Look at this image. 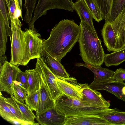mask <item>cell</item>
Listing matches in <instances>:
<instances>
[{
	"mask_svg": "<svg viewBox=\"0 0 125 125\" xmlns=\"http://www.w3.org/2000/svg\"><path fill=\"white\" fill-rule=\"evenodd\" d=\"M121 94L123 101L125 102V85L121 89Z\"/></svg>",
	"mask_w": 125,
	"mask_h": 125,
	"instance_id": "38",
	"label": "cell"
},
{
	"mask_svg": "<svg viewBox=\"0 0 125 125\" xmlns=\"http://www.w3.org/2000/svg\"><path fill=\"white\" fill-rule=\"evenodd\" d=\"M40 73L41 79L39 103L37 110L36 112V116L49 108H55V102L52 99L45 79Z\"/></svg>",
	"mask_w": 125,
	"mask_h": 125,
	"instance_id": "10",
	"label": "cell"
},
{
	"mask_svg": "<svg viewBox=\"0 0 125 125\" xmlns=\"http://www.w3.org/2000/svg\"><path fill=\"white\" fill-rule=\"evenodd\" d=\"M79 25L80 31L78 42L82 59L86 64L101 66L105 54L101 40L96 31L86 22L81 21Z\"/></svg>",
	"mask_w": 125,
	"mask_h": 125,
	"instance_id": "2",
	"label": "cell"
},
{
	"mask_svg": "<svg viewBox=\"0 0 125 125\" xmlns=\"http://www.w3.org/2000/svg\"><path fill=\"white\" fill-rule=\"evenodd\" d=\"M39 89L27 95L25 100L26 104L32 111L36 112L39 101Z\"/></svg>",
	"mask_w": 125,
	"mask_h": 125,
	"instance_id": "30",
	"label": "cell"
},
{
	"mask_svg": "<svg viewBox=\"0 0 125 125\" xmlns=\"http://www.w3.org/2000/svg\"><path fill=\"white\" fill-rule=\"evenodd\" d=\"M37 0H24V6L25 12L24 21L27 24L30 22L32 18Z\"/></svg>",
	"mask_w": 125,
	"mask_h": 125,
	"instance_id": "29",
	"label": "cell"
},
{
	"mask_svg": "<svg viewBox=\"0 0 125 125\" xmlns=\"http://www.w3.org/2000/svg\"><path fill=\"white\" fill-rule=\"evenodd\" d=\"M7 33L4 21L0 14V58L4 55L7 42Z\"/></svg>",
	"mask_w": 125,
	"mask_h": 125,
	"instance_id": "25",
	"label": "cell"
},
{
	"mask_svg": "<svg viewBox=\"0 0 125 125\" xmlns=\"http://www.w3.org/2000/svg\"><path fill=\"white\" fill-rule=\"evenodd\" d=\"M72 4L79 16L81 21H84L94 30L96 31L93 23V17L88 7L83 0H77Z\"/></svg>",
	"mask_w": 125,
	"mask_h": 125,
	"instance_id": "18",
	"label": "cell"
},
{
	"mask_svg": "<svg viewBox=\"0 0 125 125\" xmlns=\"http://www.w3.org/2000/svg\"><path fill=\"white\" fill-rule=\"evenodd\" d=\"M92 14L93 18L99 22L103 19L100 11L94 0H83Z\"/></svg>",
	"mask_w": 125,
	"mask_h": 125,
	"instance_id": "31",
	"label": "cell"
},
{
	"mask_svg": "<svg viewBox=\"0 0 125 125\" xmlns=\"http://www.w3.org/2000/svg\"><path fill=\"white\" fill-rule=\"evenodd\" d=\"M55 108L59 114L66 117L86 115L103 116L117 110L100 106L83 99H73L64 94L55 102Z\"/></svg>",
	"mask_w": 125,
	"mask_h": 125,
	"instance_id": "3",
	"label": "cell"
},
{
	"mask_svg": "<svg viewBox=\"0 0 125 125\" xmlns=\"http://www.w3.org/2000/svg\"><path fill=\"white\" fill-rule=\"evenodd\" d=\"M116 36L115 51L125 47V6L112 22H111Z\"/></svg>",
	"mask_w": 125,
	"mask_h": 125,
	"instance_id": "13",
	"label": "cell"
},
{
	"mask_svg": "<svg viewBox=\"0 0 125 125\" xmlns=\"http://www.w3.org/2000/svg\"><path fill=\"white\" fill-rule=\"evenodd\" d=\"M24 32L25 40L30 52L31 60L40 57L43 46V40L40 38V34L35 29H26Z\"/></svg>",
	"mask_w": 125,
	"mask_h": 125,
	"instance_id": "9",
	"label": "cell"
},
{
	"mask_svg": "<svg viewBox=\"0 0 125 125\" xmlns=\"http://www.w3.org/2000/svg\"><path fill=\"white\" fill-rule=\"evenodd\" d=\"M50 71L57 77L67 78L70 75L60 61L51 56L43 46L40 57Z\"/></svg>",
	"mask_w": 125,
	"mask_h": 125,
	"instance_id": "12",
	"label": "cell"
},
{
	"mask_svg": "<svg viewBox=\"0 0 125 125\" xmlns=\"http://www.w3.org/2000/svg\"><path fill=\"white\" fill-rule=\"evenodd\" d=\"M103 19L108 20L110 15L113 0H94Z\"/></svg>",
	"mask_w": 125,
	"mask_h": 125,
	"instance_id": "26",
	"label": "cell"
},
{
	"mask_svg": "<svg viewBox=\"0 0 125 125\" xmlns=\"http://www.w3.org/2000/svg\"><path fill=\"white\" fill-rule=\"evenodd\" d=\"M6 5L5 0H0V14L2 15L4 18L6 26L7 36L10 37L11 41L12 38V32L11 28L9 26V19Z\"/></svg>",
	"mask_w": 125,
	"mask_h": 125,
	"instance_id": "32",
	"label": "cell"
},
{
	"mask_svg": "<svg viewBox=\"0 0 125 125\" xmlns=\"http://www.w3.org/2000/svg\"><path fill=\"white\" fill-rule=\"evenodd\" d=\"M19 4V5L21 10L22 8V0H18Z\"/></svg>",
	"mask_w": 125,
	"mask_h": 125,
	"instance_id": "39",
	"label": "cell"
},
{
	"mask_svg": "<svg viewBox=\"0 0 125 125\" xmlns=\"http://www.w3.org/2000/svg\"><path fill=\"white\" fill-rule=\"evenodd\" d=\"M10 20L12 38L10 62L18 67L26 66L31 60V58L24 32L21 30V23L19 19L13 18Z\"/></svg>",
	"mask_w": 125,
	"mask_h": 125,
	"instance_id": "4",
	"label": "cell"
},
{
	"mask_svg": "<svg viewBox=\"0 0 125 125\" xmlns=\"http://www.w3.org/2000/svg\"><path fill=\"white\" fill-rule=\"evenodd\" d=\"M111 80L115 82L125 81V69L122 68L117 69L115 71Z\"/></svg>",
	"mask_w": 125,
	"mask_h": 125,
	"instance_id": "35",
	"label": "cell"
},
{
	"mask_svg": "<svg viewBox=\"0 0 125 125\" xmlns=\"http://www.w3.org/2000/svg\"><path fill=\"white\" fill-rule=\"evenodd\" d=\"M66 117L58 113L55 108L48 109L36 116L38 123L42 125H64Z\"/></svg>",
	"mask_w": 125,
	"mask_h": 125,
	"instance_id": "15",
	"label": "cell"
},
{
	"mask_svg": "<svg viewBox=\"0 0 125 125\" xmlns=\"http://www.w3.org/2000/svg\"><path fill=\"white\" fill-rule=\"evenodd\" d=\"M14 97L18 100L24 103V101L27 96V89L15 82L14 86Z\"/></svg>",
	"mask_w": 125,
	"mask_h": 125,
	"instance_id": "33",
	"label": "cell"
},
{
	"mask_svg": "<svg viewBox=\"0 0 125 125\" xmlns=\"http://www.w3.org/2000/svg\"><path fill=\"white\" fill-rule=\"evenodd\" d=\"M101 31L104 45L107 51H115L116 36L112 24L108 20H106Z\"/></svg>",
	"mask_w": 125,
	"mask_h": 125,
	"instance_id": "17",
	"label": "cell"
},
{
	"mask_svg": "<svg viewBox=\"0 0 125 125\" xmlns=\"http://www.w3.org/2000/svg\"><path fill=\"white\" fill-rule=\"evenodd\" d=\"M14 0H5L6 4H8L11 5V2Z\"/></svg>",
	"mask_w": 125,
	"mask_h": 125,
	"instance_id": "40",
	"label": "cell"
},
{
	"mask_svg": "<svg viewBox=\"0 0 125 125\" xmlns=\"http://www.w3.org/2000/svg\"><path fill=\"white\" fill-rule=\"evenodd\" d=\"M103 116L111 125H125V112L118 109Z\"/></svg>",
	"mask_w": 125,
	"mask_h": 125,
	"instance_id": "24",
	"label": "cell"
},
{
	"mask_svg": "<svg viewBox=\"0 0 125 125\" xmlns=\"http://www.w3.org/2000/svg\"><path fill=\"white\" fill-rule=\"evenodd\" d=\"M75 65L77 67L83 66L92 71L94 74L93 82H98L111 78L115 71L101 66L92 65L87 64L77 63Z\"/></svg>",
	"mask_w": 125,
	"mask_h": 125,
	"instance_id": "19",
	"label": "cell"
},
{
	"mask_svg": "<svg viewBox=\"0 0 125 125\" xmlns=\"http://www.w3.org/2000/svg\"><path fill=\"white\" fill-rule=\"evenodd\" d=\"M80 31V25L73 20H62L52 28L49 38L43 40V46L51 56L60 61L78 41Z\"/></svg>",
	"mask_w": 125,
	"mask_h": 125,
	"instance_id": "1",
	"label": "cell"
},
{
	"mask_svg": "<svg viewBox=\"0 0 125 125\" xmlns=\"http://www.w3.org/2000/svg\"><path fill=\"white\" fill-rule=\"evenodd\" d=\"M71 0H38L32 18L28 24L29 29H35L34 24L39 18L45 15L48 11L54 9H60L73 12L74 10Z\"/></svg>",
	"mask_w": 125,
	"mask_h": 125,
	"instance_id": "5",
	"label": "cell"
},
{
	"mask_svg": "<svg viewBox=\"0 0 125 125\" xmlns=\"http://www.w3.org/2000/svg\"><path fill=\"white\" fill-rule=\"evenodd\" d=\"M125 6V0H113L110 15L108 20L113 21L118 16Z\"/></svg>",
	"mask_w": 125,
	"mask_h": 125,
	"instance_id": "28",
	"label": "cell"
},
{
	"mask_svg": "<svg viewBox=\"0 0 125 125\" xmlns=\"http://www.w3.org/2000/svg\"><path fill=\"white\" fill-rule=\"evenodd\" d=\"M29 73L28 87L27 95L39 89L40 87L41 79L40 74L35 68L27 70Z\"/></svg>",
	"mask_w": 125,
	"mask_h": 125,
	"instance_id": "22",
	"label": "cell"
},
{
	"mask_svg": "<svg viewBox=\"0 0 125 125\" xmlns=\"http://www.w3.org/2000/svg\"><path fill=\"white\" fill-rule=\"evenodd\" d=\"M6 104L16 117L21 123L22 125H26L27 122L24 120L23 117L19 107L14 100L11 96L5 98Z\"/></svg>",
	"mask_w": 125,
	"mask_h": 125,
	"instance_id": "27",
	"label": "cell"
},
{
	"mask_svg": "<svg viewBox=\"0 0 125 125\" xmlns=\"http://www.w3.org/2000/svg\"><path fill=\"white\" fill-rule=\"evenodd\" d=\"M0 70V91H5L14 96V85L20 69L7 60Z\"/></svg>",
	"mask_w": 125,
	"mask_h": 125,
	"instance_id": "6",
	"label": "cell"
},
{
	"mask_svg": "<svg viewBox=\"0 0 125 125\" xmlns=\"http://www.w3.org/2000/svg\"><path fill=\"white\" fill-rule=\"evenodd\" d=\"M14 99L22 114L24 120L26 122L35 124L36 125L40 124L38 123H35L34 120L36 118L32 111L28 106L24 103H23L16 99L14 96H11Z\"/></svg>",
	"mask_w": 125,
	"mask_h": 125,
	"instance_id": "23",
	"label": "cell"
},
{
	"mask_svg": "<svg viewBox=\"0 0 125 125\" xmlns=\"http://www.w3.org/2000/svg\"><path fill=\"white\" fill-rule=\"evenodd\" d=\"M111 125L103 117L86 115L67 117L64 125Z\"/></svg>",
	"mask_w": 125,
	"mask_h": 125,
	"instance_id": "14",
	"label": "cell"
},
{
	"mask_svg": "<svg viewBox=\"0 0 125 125\" xmlns=\"http://www.w3.org/2000/svg\"><path fill=\"white\" fill-rule=\"evenodd\" d=\"M125 61V47L116 51L113 52L111 53L105 54L104 62L107 67L117 66Z\"/></svg>",
	"mask_w": 125,
	"mask_h": 125,
	"instance_id": "20",
	"label": "cell"
},
{
	"mask_svg": "<svg viewBox=\"0 0 125 125\" xmlns=\"http://www.w3.org/2000/svg\"><path fill=\"white\" fill-rule=\"evenodd\" d=\"M56 80L59 88L67 97L73 99L83 98L81 84L78 83L76 78L56 77Z\"/></svg>",
	"mask_w": 125,
	"mask_h": 125,
	"instance_id": "8",
	"label": "cell"
},
{
	"mask_svg": "<svg viewBox=\"0 0 125 125\" xmlns=\"http://www.w3.org/2000/svg\"><path fill=\"white\" fill-rule=\"evenodd\" d=\"M7 60V57L5 55L0 58V69L2 67L5 61Z\"/></svg>",
	"mask_w": 125,
	"mask_h": 125,
	"instance_id": "37",
	"label": "cell"
},
{
	"mask_svg": "<svg viewBox=\"0 0 125 125\" xmlns=\"http://www.w3.org/2000/svg\"><path fill=\"white\" fill-rule=\"evenodd\" d=\"M15 4V9L13 15V18L18 19L21 17L22 21L23 19L21 10L20 7L18 0H14Z\"/></svg>",
	"mask_w": 125,
	"mask_h": 125,
	"instance_id": "36",
	"label": "cell"
},
{
	"mask_svg": "<svg viewBox=\"0 0 125 125\" xmlns=\"http://www.w3.org/2000/svg\"><path fill=\"white\" fill-rule=\"evenodd\" d=\"M125 85V83L123 81H112L111 79L98 82H92L89 85V87L94 90H106L114 94L119 99L122 100L121 90Z\"/></svg>",
	"mask_w": 125,
	"mask_h": 125,
	"instance_id": "11",
	"label": "cell"
},
{
	"mask_svg": "<svg viewBox=\"0 0 125 125\" xmlns=\"http://www.w3.org/2000/svg\"><path fill=\"white\" fill-rule=\"evenodd\" d=\"M5 98L2 96L1 91L0 95V115L4 120L12 123L22 125L6 104Z\"/></svg>",
	"mask_w": 125,
	"mask_h": 125,
	"instance_id": "21",
	"label": "cell"
},
{
	"mask_svg": "<svg viewBox=\"0 0 125 125\" xmlns=\"http://www.w3.org/2000/svg\"><path fill=\"white\" fill-rule=\"evenodd\" d=\"M37 59L35 68L44 78L52 99L55 102L59 97L64 94L58 87L56 76L49 69L40 57Z\"/></svg>",
	"mask_w": 125,
	"mask_h": 125,
	"instance_id": "7",
	"label": "cell"
},
{
	"mask_svg": "<svg viewBox=\"0 0 125 125\" xmlns=\"http://www.w3.org/2000/svg\"><path fill=\"white\" fill-rule=\"evenodd\" d=\"M29 73L27 70L25 71L20 70L18 73L16 80L25 88L28 89V87Z\"/></svg>",
	"mask_w": 125,
	"mask_h": 125,
	"instance_id": "34",
	"label": "cell"
},
{
	"mask_svg": "<svg viewBox=\"0 0 125 125\" xmlns=\"http://www.w3.org/2000/svg\"><path fill=\"white\" fill-rule=\"evenodd\" d=\"M81 86L83 96V99L98 105L109 108L110 103L104 98L100 92L91 88L88 84H81Z\"/></svg>",
	"mask_w": 125,
	"mask_h": 125,
	"instance_id": "16",
	"label": "cell"
}]
</instances>
